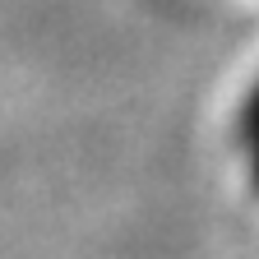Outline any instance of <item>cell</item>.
Returning a JSON list of instances; mask_svg holds the SVG:
<instances>
[{
	"mask_svg": "<svg viewBox=\"0 0 259 259\" xmlns=\"http://www.w3.org/2000/svg\"><path fill=\"white\" fill-rule=\"evenodd\" d=\"M254 135H259V88L250 93V102L241 111V139H254Z\"/></svg>",
	"mask_w": 259,
	"mask_h": 259,
	"instance_id": "1",
	"label": "cell"
},
{
	"mask_svg": "<svg viewBox=\"0 0 259 259\" xmlns=\"http://www.w3.org/2000/svg\"><path fill=\"white\" fill-rule=\"evenodd\" d=\"M245 144H254V181H259V135H254V139H245Z\"/></svg>",
	"mask_w": 259,
	"mask_h": 259,
	"instance_id": "2",
	"label": "cell"
}]
</instances>
